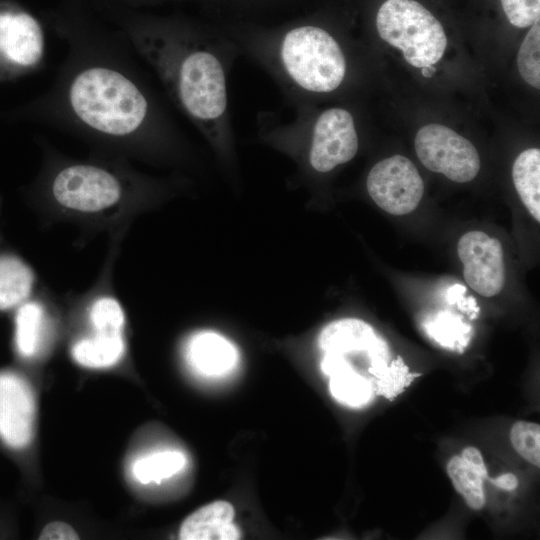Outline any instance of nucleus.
<instances>
[{
	"mask_svg": "<svg viewBox=\"0 0 540 540\" xmlns=\"http://www.w3.org/2000/svg\"><path fill=\"white\" fill-rule=\"evenodd\" d=\"M134 45L169 96L225 164L234 159L228 79L241 56L228 34L154 29L139 32Z\"/></svg>",
	"mask_w": 540,
	"mask_h": 540,
	"instance_id": "1",
	"label": "nucleus"
},
{
	"mask_svg": "<svg viewBox=\"0 0 540 540\" xmlns=\"http://www.w3.org/2000/svg\"><path fill=\"white\" fill-rule=\"evenodd\" d=\"M241 55L257 63L294 107L337 91L348 74L339 41L323 27L300 24L277 31L229 33Z\"/></svg>",
	"mask_w": 540,
	"mask_h": 540,
	"instance_id": "2",
	"label": "nucleus"
},
{
	"mask_svg": "<svg viewBox=\"0 0 540 540\" xmlns=\"http://www.w3.org/2000/svg\"><path fill=\"white\" fill-rule=\"evenodd\" d=\"M68 101L86 126L111 136H128L155 123L154 110L144 91L118 70L92 66L72 80Z\"/></svg>",
	"mask_w": 540,
	"mask_h": 540,
	"instance_id": "3",
	"label": "nucleus"
},
{
	"mask_svg": "<svg viewBox=\"0 0 540 540\" xmlns=\"http://www.w3.org/2000/svg\"><path fill=\"white\" fill-rule=\"evenodd\" d=\"M294 118L282 121L270 112L257 116L259 137L279 148L303 145L309 167L328 173L352 160L358 152L359 138L352 113L331 107L317 114L305 106L296 107Z\"/></svg>",
	"mask_w": 540,
	"mask_h": 540,
	"instance_id": "4",
	"label": "nucleus"
},
{
	"mask_svg": "<svg viewBox=\"0 0 540 540\" xmlns=\"http://www.w3.org/2000/svg\"><path fill=\"white\" fill-rule=\"evenodd\" d=\"M379 36L403 52L405 60L423 68L443 56L447 38L440 22L414 0H387L378 10Z\"/></svg>",
	"mask_w": 540,
	"mask_h": 540,
	"instance_id": "5",
	"label": "nucleus"
},
{
	"mask_svg": "<svg viewBox=\"0 0 540 540\" xmlns=\"http://www.w3.org/2000/svg\"><path fill=\"white\" fill-rule=\"evenodd\" d=\"M318 345L322 352L321 370L326 376L356 372L373 381L389 364L386 341L363 320L344 318L326 325Z\"/></svg>",
	"mask_w": 540,
	"mask_h": 540,
	"instance_id": "6",
	"label": "nucleus"
},
{
	"mask_svg": "<svg viewBox=\"0 0 540 540\" xmlns=\"http://www.w3.org/2000/svg\"><path fill=\"white\" fill-rule=\"evenodd\" d=\"M415 150L427 169L454 182H469L480 169L474 145L444 125L428 124L420 128L415 137Z\"/></svg>",
	"mask_w": 540,
	"mask_h": 540,
	"instance_id": "7",
	"label": "nucleus"
},
{
	"mask_svg": "<svg viewBox=\"0 0 540 540\" xmlns=\"http://www.w3.org/2000/svg\"><path fill=\"white\" fill-rule=\"evenodd\" d=\"M44 54V34L29 13L0 4V81L35 67Z\"/></svg>",
	"mask_w": 540,
	"mask_h": 540,
	"instance_id": "8",
	"label": "nucleus"
},
{
	"mask_svg": "<svg viewBox=\"0 0 540 540\" xmlns=\"http://www.w3.org/2000/svg\"><path fill=\"white\" fill-rule=\"evenodd\" d=\"M52 193L62 206L81 212H97L118 202V179L103 168L77 164L62 169L52 184Z\"/></svg>",
	"mask_w": 540,
	"mask_h": 540,
	"instance_id": "9",
	"label": "nucleus"
},
{
	"mask_svg": "<svg viewBox=\"0 0 540 540\" xmlns=\"http://www.w3.org/2000/svg\"><path fill=\"white\" fill-rule=\"evenodd\" d=\"M366 186L372 200L393 215L415 210L424 192L423 180L415 165L402 155L375 164L367 176Z\"/></svg>",
	"mask_w": 540,
	"mask_h": 540,
	"instance_id": "10",
	"label": "nucleus"
},
{
	"mask_svg": "<svg viewBox=\"0 0 540 540\" xmlns=\"http://www.w3.org/2000/svg\"><path fill=\"white\" fill-rule=\"evenodd\" d=\"M466 283L478 294L492 297L505 283L504 253L500 241L482 231H469L457 245Z\"/></svg>",
	"mask_w": 540,
	"mask_h": 540,
	"instance_id": "11",
	"label": "nucleus"
},
{
	"mask_svg": "<svg viewBox=\"0 0 540 540\" xmlns=\"http://www.w3.org/2000/svg\"><path fill=\"white\" fill-rule=\"evenodd\" d=\"M36 405L29 382L12 371L0 372V440L13 450L27 447L33 437Z\"/></svg>",
	"mask_w": 540,
	"mask_h": 540,
	"instance_id": "12",
	"label": "nucleus"
},
{
	"mask_svg": "<svg viewBox=\"0 0 540 540\" xmlns=\"http://www.w3.org/2000/svg\"><path fill=\"white\" fill-rule=\"evenodd\" d=\"M186 358L199 374L218 377L229 373L238 362L235 346L222 335L202 331L193 335L186 347Z\"/></svg>",
	"mask_w": 540,
	"mask_h": 540,
	"instance_id": "13",
	"label": "nucleus"
},
{
	"mask_svg": "<svg viewBox=\"0 0 540 540\" xmlns=\"http://www.w3.org/2000/svg\"><path fill=\"white\" fill-rule=\"evenodd\" d=\"M234 509L226 501H216L190 514L182 523V540H236L240 532L232 523Z\"/></svg>",
	"mask_w": 540,
	"mask_h": 540,
	"instance_id": "14",
	"label": "nucleus"
},
{
	"mask_svg": "<svg viewBox=\"0 0 540 540\" xmlns=\"http://www.w3.org/2000/svg\"><path fill=\"white\" fill-rule=\"evenodd\" d=\"M31 269L16 255L0 254V311L21 305L33 285Z\"/></svg>",
	"mask_w": 540,
	"mask_h": 540,
	"instance_id": "15",
	"label": "nucleus"
},
{
	"mask_svg": "<svg viewBox=\"0 0 540 540\" xmlns=\"http://www.w3.org/2000/svg\"><path fill=\"white\" fill-rule=\"evenodd\" d=\"M125 349L121 333L96 332L92 338H85L74 344L72 356L82 366L106 368L116 364Z\"/></svg>",
	"mask_w": 540,
	"mask_h": 540,
	"instance_id": "16",
	"label": "nucleus"
},
{
	"mask_svg": "<svg viewBox=\"0 0 540 540\" xmlns=\"http://www.w3.org/2000/svg\"><path fill=\"white\" fill-rule=\"evenodd\" d=\"M514 186L521 201L534 219L540 221V150H524L512 168Z\"/></svg>",
	"mask_w": 540,
	"mask_h": 540,
	"instance_id": "17",
	"label": "nucleus"
},
{
	"mask_svg": "<svg viewBox=\"0 0 540 540\" xmlns=\"http://www.w3.org/2000/svg\"><path fill=\"white\" fill-rule=\"evenodd\" d=\"M43 320V309L38 303L19 305L15 315V346L22 358H31L38 352Z\"/></svg>",
	"mask_w": 540,
	"mask_h": 540,
	"instance_id": "18",
	"label": "nucleus"
},
{
	"mask_svg": "<svg viewBox=\"0 0 540 540\" xmlns=\"http://www.w3.org/2000/svg\"><path fill=\"white\" fill-rule=\"evenodd\" d=\"M186 464L179 451H160L138 458L132 465L133 477L142 484L160 482L181 471Z\"/></svg>",
	"mask_w": 540,
	"mask_h": 540,
	"instance_id": "19",
	"label": "nucleus"
},
{
	"mask_svg": "<svg viewBox=\"0 0 540 540\" xmlns=\"http://www.w3.org/2000/svg\"><path fill=\"white\" fill-rule=\"evenodd\" d=\"M424 328L433 340L452 350L463 351L471 336V327L462 318L446 311L431 316Z\"/></svg>",
	"mask_w": 540,
	"mask_h": 540,
	"instance_id": "20",
	"label": "nucleus"
},
{
	"mask_svg": "<svg viewBox=\"0 0 540 540\" xmlns=\"http://www.w3.org/2000/svg\"><path fill=\"white\" fill-rule=\"evenodd\" d=\"M329 389L338 402L353 408L367 405L375 395L373 381L356 372L329 376Z\"/></svg>",
	"mask_w": 540,
	"mask_h": 540,
	"instance_id": "21",
	"label": "nucleus"
},
{
	"mask_svg": "<svg viewBox=\"0 0 540 540\" xmlns=\"http://www.w3.org/2000/svg\"><path fill=\"white\" fill-rule=\"evenodd\" d=\"M447 473L455 490L462 495L469 507L480 510L485 505L483 478L461 456H453L447 463Z\"/></svg>",
	"mask_w": 540,
	"mask_h": 540,
	"instance_id": "22",
	"label": "nucleus"
},
{
	"mask_svg": "<svg viewBox=\"0 0 540 540\" xmlns=\"http://www.w3.org/2000/svg\"><path fill=\"white\" fill-rule=\"evenodd\" d=\"M420 375L410 372L403 359L398 356L374 378L375 394L392 400L401 394Z\"/></svg>",
	"mask_w": 540,
	"mask_h": 540,
	"instance_id": "23",
	"label": "nucleus"
},
{
	"mask_svg": "<svg viewBox=\"0 0 540 540\" xmlns=\"http://www.w3.org/2000/svg\"><path fill=\"white\" fill-rule=\"evenodd\" d=\"M524 38L517 57L521 77L532 87H540V25L536 21Z\"/></svg>",
	"mask_w": 540,
	"mask_h": 540,
	"instance_id": "24",
	"label": "nucleus"
},
{
	"mask_svg": "<svg viewBox=\"0 0 540 540\" xmlns=\"http://www.w3.org/2000/svg\"><path fill=\"white\" fill-rule=\"evenodd\" d=\"M510 441L516 452L526 461L540 465V426L534 422L517 421L510 431Z\"/></svg>",
	"mask_w": 540,
	"mask_h": 540,
	"instance_id": "25",
	"label": "nucleus"
},
{
	"mask_svg": "<svg viewBox=\"0 0 540 540\" xmlns=\"http://www.w3.org/2000/svg\"><path fill=\"white\" fill-rule=\"evenodd\" d=\"M90 320L96 332L121 333L124 313L117 300L102 297L92 305Z\"/></svg>",
	"mask_w": 540,
	"mask_h": 540,
	"instance_id": "26",
	"label": "nucleus"
},
{
	"mask_svg": "<svg viewBox=\"0 0 540 540\" xmlns=\"http://www.w3.org/2000/svg\"><path fill=\"white\" fill-rule=\"evenodd\" d=\"M502 8L509 22L525 28L539 21L540 0H501Z\"/></svg>",
	"mask_w": 540,
	"mask_h": 540,
	"instance_id": "27",
	"label": "nucleus"
},
{
	"mask_svg": "<svg viewBox=\"0 0 540 540\" xmlns=\"http://www.w3.org/2000/svg\"><path fill=\"white\" fill-rule=\"evenodd\" d=\"M40 540H75L79 539L75 529L66 522L54 521L48 523L40 532Z\"/></svg>",
	"mask_w": 540,
	"mask_h": 540,
	"instance_id": "28",
	"label": "nucleus"
},
{
	"mask_svg": "<svg viewBox=\"0 0 540 540\" xmlns=\"http://www.w3.org/2000/svg\"><path fill=\"white\" fill-rule=\"evenodd\" d=\"M461 457L466 464L477 472L483 479L489 478L482 454L476 447L469 446L464 448Z\"/></svg>",
	"mask_w": 540,
	"mask_h": 540,
	"instance_id": "29",
	"label": "nucleus"
},
{
	"mask_svg": "<svg viewBox=\"0 0 540 540\" xmlns=\"http://www.w3.org/2000/svg\"><path fill=\"white\" fill-rule=\"evenodd\" d=\"M487 480L496 487L507 491H512L518 486V478L512 473H506L496 478H488Z\"/></svg>",
	"mask_w": 540,
	"mask_h": 540,
	"instance_id": "30",
	"label": "nucleus"
},
{
	"mask_svg": "<svg viewBox=\"0 0 540 540\" xmlns=\"http://www.w3.org/2000/svg\"><path fill=\"white\" fill-rule=\"evenodd\" d=\"M421 72L424 77L429 78L432 76L433 73L436 72V68H434L433 65H429L421 68Z\"/></svg>",
	"mask_w": 540,
	"mask_h": 540,
	"instance_id": "31",
	"label": "nucleus"
}]
</instances>
